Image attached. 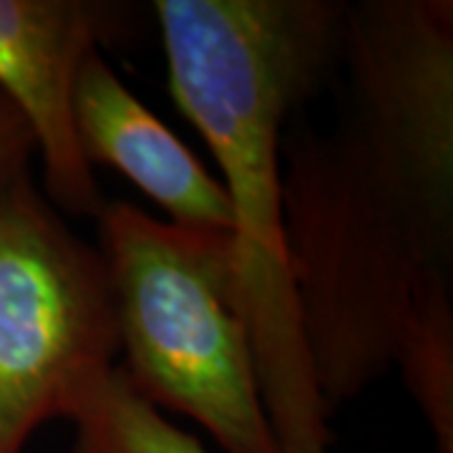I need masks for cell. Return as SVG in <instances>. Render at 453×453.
Returning a JSON list of instances; mask_svg holds the SVG:
<instances>
[{
	"label": "cell",
	"mask_w": 453,
	"mask_h": 453,
	"mask_svg": "<svg viewBox=\"0 0 453 453\" xmlns=\"http://www.w3.org/2000/svg\"><path fill=\"white\" fill-rule=\"evenodd\" d=\"M106 265L35 189L28 169L0 184V453L64 418L73 395L116 365Z\"/></svg>",
	"instance_id": "obj_4"
},
{
	"label": "cell",
	"mask_w": 453,
	"mask_h": 453,
	"mask_svg": "<svg viewBox=\"0 0 453 453\" xmlns=\"http://www.w3.org/2000/svg\"><path fill=\"white\" fill-rule=\"evenodd\" d=\"M96 225L134 388L199 423L225 453H280L234 297L232 237L179 229L131 202H106Z\"/></svg>",
	"instance_id": "obj_3"
},
{
	"label": "cell",
	"mask_w": 453,
	"mask_h": 453,
	"mask_svg": "<svg viewBox=\"0 0 453 453\" xmlns=\"http://www.w3.org/2000/svg\"><path fill=\"white\" fill-rule=\"evenodd\" d=\"M35 142L23 116L0 96V184L28 169Z\"/></svg>",
	"instance_id": "obj_8"
},
{
	"label": "cell",
	"mask_w": 453,
	"mask_h": 453,
	"mask_svg": "<svg viewBox=\"0 0 453 453\" xmlns=\"http://www.w3.org/2000/svg\"><path fill=\"white\" fill-rule=\"evenodd\" d=\"M169 88L210 146L232 207L234 297L280 453H330L333 428L292 282L280 146L335 64L340 0H157Z\"/></svg>",
	"instance_id": "obj_2"
},
{
	"label": "cell",
	"mask_w": 453,
	"mask_h": 453,
	"mask_svg": "<svg viewBox=\"0 0 453 453\" xmlns=\"http://www.w3.org/2000/svg\"><path fill=\"white\" fill-rule=\"evenodd\" d=\"M73 129L86 162L124 174L166 214L169 225L232 237V207L219 177L134 96L101 50L81 65L73 88Z\"/></svg>",
	"instance_id": "obj_6"
},
{
	"label": "cell",
	"mask_w": 453,
	"mask_h": 453,
	"mask_svg": "<svg viewBox=\"0 0 453 453\" xmlns=\"http://www.w3.org/2000/svg\"><path fill=\"white\" fill-rule=\"evenodd\" d=\"M64 418L76 428L73 453H210L149 403L119 363L73 395Z\"/></svg>",
	"instance_id": "obj_7"
},
{
	"label": "cell",
	"mask_w": 453,
	"mask_h": 453,
	"mask_svg": "<svg viewBox=\"0 0 453 453\" xmlns=\"http://www.w3.org/2000/svg\"><path fill=\"white\" fill-rule=\"evenodd\" d=\"M280 146L300 323L330 416L453 288V3H345L335 64Z\"/></svg>",
	"instance_id": "obj_1"
},
{
	"label": "cell",
	"mask_w": 453,
	"mask_h": 453,
	"mask_svg": "<svg viewBox=\"0 0 453 453\" xmlns=\"http://www.w3.org/2000/svg\"><path fill=\"white\" fill-rule=\"evenodd\" d=\"M124 5L106 0H0V96L28 124L43 166V195L64 214L106 207L73 129L83 61L124 31Z\"/></svg>",
	"instance_id": "obj_5"
}]
</instances>
